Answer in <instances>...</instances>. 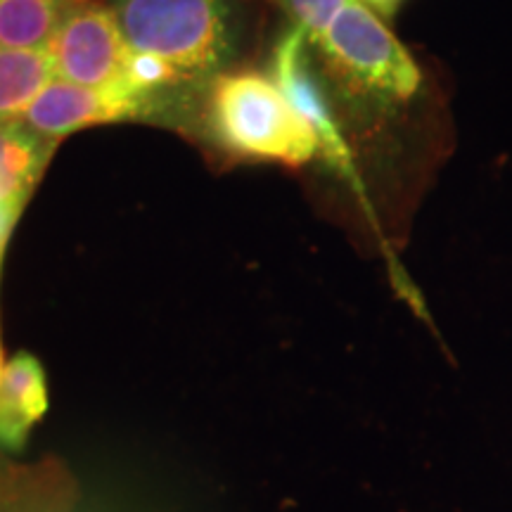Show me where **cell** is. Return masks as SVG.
<instances>
[{"instance_id": "cell-5", "label": "cell", "mask_w": 512, "mask_h": 512, "mask_svg": "<svg viewBox=\"0 0 512 512\" xmlns=\"http://www.w3.org/2000/svg\"><path fill=\"white\" fill-rule=\"evenodd\" d=\"M159 110L126 76L112 86L88 88L53 79L34 100L22 121L50 140H62L91 126L152 119Z\"/></svg>"}, {"instance_id": "cell-2", "label": "cell", "mask_w": 512, "mask_h": 512, "mask_svg": "<svg viewBox=\"0 0 512 512\" xmlns=\"http://www.w3.org/2000/svg\"><path fill=\"white\" fill-rule=\"evenodd\" d=\"M204 119L211 140L235 159L304 166L318 157L316 136L271 76H216L207 88Z\"/></svg>"}, {"instance_id": "cell-14", "label": "cell", "mask_w": 512, "mask_h": 512, "mask_svg": "<svg viewBox=\"0 0 512 512\" xmlns=\"http://www.w3.org/2000/svg\"><path fill=\"white\" fill-rule=\"evenodd\" d=\"M3 370H5V366H3V347H0V380H3Z\"/></svg>"}, {"instance_id": "cell-8", "label": "cell", "mask_w": 512, "mask_h": 512, "mask_svg": "<svg viewBox=\"0 0 512 512\" xmlns=\"http://www.w3.org/2000/svg\"><path fill=\"white\" fill-rule=\"evenodd\" d=\"M57 143L60 140L41 136L22 119L0 121V207L24 209Z\"/></svg>"}, {"instance_id": "cell-6", "label": "cell", "mask_w": 512, "mask_h": 512, "mask_svg": "<svg viewBox=\"0 0 512 512\" xmlns=\"http://www.w3.org/2000/svg\"><path fill=\"white\" fill-rule=\"evenodd\" d=\"M309 38L302 29H287L280 41L275 43L271 60V79L278 83L280 91L290 100L294 112L306 121L311 133L316 136L318 155L328 162L339 176L356 185V169L351 159L349 145L337 126L335 114L325 95L323 86L316 79L309 60Z\"/></svg>"}, {"instance_id": "cell-12", "label": "cell", "mask_w": 512, "mask_h": 512, "mask_svg": "<svg viewBox=\"0 0 512 512\" xmlns=\"http://www.w3.org/2000/svg\"><path fill=\"white\" fill-rule=\"evenodd\" d=\"M19 214H22V209L19 207H0V261H3L5 247H8L10 233L12 228H15Z\"/></svg>"}, {"instance_id": "cell-13", "label": "cell", "mask_w": 512, "mask_h": 512, "mask_svg": "<svg viewBox=\"0 0 512 512\" xmlns=\"http://www.w3.org/2000/svg\"><path fill=\"white\" fill-rule=\"evenodd\" d=\"M363 3H366L370 10H375L377 15L392 17L394 12L399 10V5L403 3V0H363Z\"/></svg>"}, {"instance_id": "cell-3", "label": "cell", "mask_w": 512, "mask_h": 512, "mask_svg": "<svg viewBox=\"0 0 512 512\" xmlns=\"http://www.w3.org/2000/svg\"><path fill=\"white\" fill-rule=\"evenodd\" d=\"M316 46L349 86L377 100L406 102L418 93V64L363 0H349Z\"/></svg>"}, {"instance_id": "cell-1", "label": "cell", "mask_w": 512, "mask_h": 512, "mask_svg": "<svg viewBox=\"0 0 512 512\" xmlns=\"http://www.w3.org/2000/svg\"><path fill=\"white\" fill-rule=\"evenodd\" d=\"M128 46L174 69L185 91L221 76L238 43V0H110Z\"/></svg>"}, {"instance_id": "cell-7", "label": "cell", "mask_w": 512, "mask_h": 512, "mask_svg": "<svg viewBox=\"0 0 512 512\" xmlns=\"http://www.w3.org/2000/svg\"><path fill=\"white\" fill-rule=\"evenodd\" d=\"M48 413V377L41 361L19 351L5 363L0 380V446L22 451L29 434Z\"/></svg>"}, {"instance_id": "cell-11", "label": "cell", "mask_w": 512, "mask_h": 512, "mask_svg": "<svg viewBox=\"0 0 512 512\" xmlns=\"http://www.w3.org/2000/svg\"><path fill=\"white\" fill-rule=\"evenodd\" d=\"M292 19V27L302 29L311 46L330 29L349 0H275Z\"/></svg>"}, {"instance_id": "cell-10", "label": "cell", "mask_w": 512, "mask_h": 512, "mask_svg": "<svg viewBox=\"0 0 512 512\" xmlns=\"http://www.w3.org/2000/svg\"><path fill=\"white\" fill-rule=\"evenodd\" d=\"M74 3L79 0H0V46L46 48Z\"/></svg>"}, {"instance_id": "cell-9", "label": "cell", "mask_w": 512, "mask_h": 512, "mask_svg": "<svg viewBox=\"0 0 512 512\" xmlns=\"http://www.w3.org/2000/svg\"><path fill=\"white\" fill-rule=\"evenodd\" d=\"M53 79V60L46 48L0 46V121L22 119Z\"/></svg>"}, {"instance_id": "cell-4", "label": "cell", "mask_w": 512, "mask_h": 512, "mask_svg": "<svg viewBox=\"0 0 512 512\" xmlns=\"http://www.w3.org/2000/svg\"><path fill=\"white\" fill-rule=\"evenodd\" d=\"M55 79L105 88L124 79L131 46L110 3L79 0L48 41Z\"/></svg>"}]
</instances>
